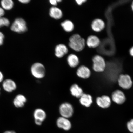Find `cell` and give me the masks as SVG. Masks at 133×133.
Returning a JSON list of instances; mask_svg holds the SVG:
<instances>
[{
    "label": "cell",
    "instance_id": "obj_1",
    "mask_svg": "<svg viewBox=\"0 0 133 133\" xmlns=\"http://www.w3.org/2000/svg\"><path fill=\"white\" fill-rule=\"evenodd\" d=\"M86 45L85 40L77 33L73 34L69 38V47L76 52H79L83 51Z\"/></svg>",
    "mask_w": 133,
    "mask_h": 133
},
{
    "label": "cell",
    "instance_id": "obj_2",
    "mask_svg": "<svg viewBox=\"0 0 133 133\" xmlns=\"http://www.w3.org/2000/svg\"><path fill=\"white\" fill-rule=\"evenodd\" d=\"M92 69L95 72H104L106 68V64L104 58L99 55H96L93 57Z\"/></svg>",
    "mask_w": 133,
    "mask_h": 133
},
{
    "label": "cell",
    "instance_id": "obj_3",
    "mask_svg": "<svg viewBox=\"0 0 133 133\" xmlns=\"http://www.w3.org/2000/svg\"><path fill=\"white\" fill-rule=\"evenodd\" d=\"M31 72L33 77L39 79H43L45 76V68L42 63L36 62L31 66Z\"/></svg>",
    "mask_w": 133,
    "mask_h": 133
},
{
    "label": "cell",
    "instance_id": "obj_4",
    "mask_svg": "<svg viewBox=\"0 0 133 133\" xmlns=\"http://www.w3.org/2000/svg\"><path fill=\"white\" fill-rule=\"evenodd\" d=\"M117 82L119 87L124 90L130 89L133 84L132 78L127 74H121L119 75Z\"/></svg>",
    "mask_w": 133,
    "mask_h": 133
},
{
    "label": "cell",
    "instance_id": "obj_5",
    "mask_svg": "<svg viewBox=\"0 0 133 133\" xmlns=\"http://www.w3.org/2000/svg\"><path fill=\"white\" fill-rule=\"evenodd\" d=\"M11 29L12 31L19 33L25 32L28 29L26 21L21 18H17L15 20Z\"/></svg>",
    "mask_w": 133,
    "mask_h": 133
},
{
    "label": "cell",
    "instance_id": "obj_6",
    "mask_svg": "<svg viewBox=\"0 0 133 133\" xmlns=\"http://www.w3.org/2000/svg\"><path fill=\"white\" fill-rule=\"evenodd\" d=\"M74 112V107L69 102L63 103L60 105L59 112L62 117L69 119L72 117Z\"/></svg>",
    "mask_w": 133,
    "mask_h": 133
},
{
    "label": "cell",
    "instance_id": "obj_7",
    "mask_svg": "<svg viewBox=\"0 0 133 133\" xmlns=\"http://www.w3.org/2000/svg\"><path fill=\"white\" fill-rule=\"evenodd\" d=\"M110 97L112 102L119 105L123 104L126 101L125 94L119 89L113 91Z\"/></svg>",
    "mask_w": 133,
    "mask_h": 133
},
{
    "label": "cell",
    "instance_id": "obj_8",
    "mask_svg": "<svg viewBox=\"0 0 133 133\" xmlns=\"http://www.w3.org/2000/svg\"><path fill=\"white\" fill-rule=\"evenodd\" d=\"M96 102L99 107L101 109H105L110 107L112 101L109 96L103 95L96 97Z\"/></svg>",
    "mask_w": 133,
    "mask_h": 133
},
{
    "label": "cell",
    "instance_id": "obj_9",
    "mask_svg": "<svg viewBox=\"0 0 133 133\" xmlns=\"http://www.w3.org/2000/svg\"><path fill=\"white\" fill-rule=\"evenodd\" d=\"M33 116L35 123L37 125L40 126L42 124L43 121L46 119V114L44 110L41 108H37L34 111Z\"/></svg>",
    "mask_w": 133,
    "mask_h": 133
},
{
    "label": "cell",
    "instance_id": "obj_10",
    "mask_svg": "<svg viewBox=\"0 0 133 133\" xmlns=\"http://www.w3.org/2000/svg\"><path fill=\"white\" fill-rule=\"evenodd\" d=\"M2 83L3 89L8 93L13 92L15 91L17 88L16 82L12 79H6L4 80Z\"/></svg>",
    "mask_w": 133,
    "mask_h": 133
},
{
    "label": "cell",
    "instance_id": "obj_11",
    "mask_svg": "<svg viewBox=\"0 0 133 133\" xmlns=\"http://www.w3.org/2000/svg\"><path fill=\"white\" fill-rule=\"evenodd\" d=\"M69 52V49L65 44H60L55 48V55L58 58H62Z\"/></svg>",
    "mask_w": 133,
    "mask_h": 133
},
{
    "label": "cell",
    "instance_id": "obj_12",
    "mask_svg": "<svg viewBox=\"0 0 133 133\" xmlns=\"http://www.w3.org/2000/svg\"><path fill=\"white\" fill-rule=\"evenodd\" d=\"M76 74L81 78L87 79L90 77L91 72L90 70L87 66L82 65L78 68Z\"/></svg>",
    "mask_w": 133,
    "mask_h": 133
},
{
    "label": "cell",
    "instance_id": "obj_13",
    "mask_svg": "<svg viewBox=\"0 0 133 133\" xmlns=\"http://www.w3.org/2000/svg\"><path fill=\"white\" fill-rule=\"evenodd\" d=\"M56 124L59 128L63 129L66 131L69 130L71 127V123L70 121L68 118L62 116L59 117L57 119Z\"/></svg>",
    "mask_w": 133,
    "mask_h": 133
},
{
    "label": "cell",
    "instance_id": "obj_14",
    "mask_svg": "<svg viewBox=\"0 0 133 133\" xmlns=\"http://www.w3.org/2000/svg\"><path fill=\"white\" fill-rule=\"evenodd\" d=\"M86 44L88 47L94 49L99 46L101 44V41L97 36L91 35L87 38L86 41Z\"/></svg>",
    "mask_w": 133,
    "mask_h": 133
},
{
    "label": "cell",
    "instance_id": "obj_15",
    "mask_svg": "<svg viewBox=\"0 0 133 133\" xmlns=\"http://www.w3.org/2000/svg\"><path fill=\"white\" fill-rule=\"evenodd\" d=\"M91 27L93 31L99 32L104 30L105 27V24L102 19L97 18L92 21L91 23Z\"/></svg>",
    "mask_w": 133,
    "mask_h": 133
},
{
    "label": "cell",
    "instance_id": "obj_16",
    "mask_svg": "<svg viewBox=\"0 0 133 133\" xmlns=\"http://www.w3.org/2000/svg\"><path fill=\"white\" fill-rule=\"evenodd\" d=\"M26 96L22 94L17 95L13 100V103L15 107L20 108L24 107L27 102Z\"/></svg>",
    "mask_w": 133,
    "mask_h": 133
},
{
    "label": "cell",
    "instance_id": "obj_17",
    "mask_svg": "<svg viewBox=\"0 0 133 133\" xmlns=\"http://www.w3.org/2000/svg\"><path fill=\"white\" fill-rule=\"evenodd\" d=\"M79 99L80 103L84 107H89L93 103V98L90 94L84 93Z\"/></svg>",
    "mask_w": 133,
    "mask_h": 133
},
{
    "label": "cell",
    "instance_id": "obj_18",
    "mask_svg": "<svg viewBox=\"0 0 133 133\" xmlns=\"http://www.w3.org/2000/svg\"><path fill=\"white\" fill-rule=\"evenodd\" d=\"M49 15L51 18L56 20L61 19L63 17V13L60 8L56 6H51L49 10Z\"/></svg>",
    "mask_w": 133,
    "mask_h": 133
},
{
    "label": "cell",
    "instance_id": "obj_19",
    "mask_svg": "<svg viewBox=\"0 0 133 133\" xmlns=\"http://www.w3.org/2000/svg\"><path fill=\"white\" fill-rule=\"evenodd\" d=\"M68 65L71 68H75L79 65V60L78 56L74 54H70L67 58Z\"/></svg>",
    "mask_w": 133,
    "mask_h": 133
},
{
    "label": "cell",
    "instance_id": "obj_20",
    "mask_svg": "<svg viewBox=\"0 0 133 133\" xmlns=\"http://www.w3.org/2000/svg\"><path fill=\"white\" fill-rule=\"evenodd\" d=\"M70 91L71 95L77 98H79L84 94L82 88L77 84L72 85L70 89Z\"/></svg>",
    "mask_w": 133,
    "mask_h": 133
},
{
    "label": "cell",
    "instance_id": "obj_21",
    "mask_svg": "<svg viewBox=\"0 0 133 133\" xmlns=\"http://www.w3.org/2000/svg\"><path fill=\"white\" fill-rule=\"evenodd\" d=\"M61 26L65 32L70 33L74 30V25L70 20L66 19L61 23Z\"/></svg>",
    "mask_w": 133,
    "mask_h": 133
},
{
    "label": "cell",
    "instance_id": "obj_22",
    "mask_svg": "<svg viewBox=\"0 0 133 133\" xmlns=\"http://www.w3.org/2000/svg\"><path fill=\"white\" fill-rule=\"evenodd\" d=\"M1 4L3 9L6 10H11L14 5V3L11 0H3Z\"/></svg>",
    "mask_w": 133,
    "mask_h": 133
},
{
    "label": "cell",
    "instance_id": "obj_23",
    "mask_svg": "<svg viewBox=\"0 0 133 133\" xmlns=\"http://www.w3.org/2000/svg\"><path fill=\"white\" fill-rule=\"evenodd\" d=\"M10 23V21L7 18L3 17L0 18V28L3 26H9Z\"/></svg>",
    "mask_w": 133,
    "mask_h": 133
},
{
    "label": "cell",
    "instance_id": "obj_24",
    "mask_svg": "<svg viewBox=\"0 0 133 133\" xmlns=\"http://www.w3.org/2000/svg\"><path fill=\"white\" fill-rule=\"evenodd\" d=\"M128 130L129 132L133 133V119L128 121L126 124Z\"/></svg>",
    "mask_w": 133,
    "mask_h": 133
},
{
    "label": "cell",
    "instance_id": "obj_25",
    "mask_svg": "<svg viewBox=\"0 0 133 133\" xmlns=\"http://www.w3.org/2000/svg\"><path fill=\"white\" fill-rule=\"evenodd\" d=\"M4 36L2 32H0V46L2 45L4 42Z\"/></svg>",
    "mask_w": 133,
    "mask_h": 133
},
{
    "label": "cell",
    "instance_id": "obj_26",
    "mask_svg": "<svg viewBox=\"0 0 133 133\" xmlns=\"http://www.w3.org/2000/svg\"><path fill=\"white\" fill-rule=\"evenodd\" d=\"M86 0H76V2L79 6H81L87 2Z\"/></svg>",
    "mask_w": 133,
    "mask_h": 133
},
{
    "label": "cell",
    "instance_id": "obj_27",
    "mask_svg": "<svg viewBox=\"0 0 133 133\" xmlns=\"http://www.w3.org/2000/svg\"><path fill=\"white\" fill-rule=\"evenodd\" d=\"M49 3L53 6H57L58 4L57 0H50Z\"/></svg>",
    "mask_w": 133,
    "mask_h": 133
},
{
    "label": "cell",
    "instance_id": "obj_28",
    "mask_svg": "<svg viewBox=\"0 0 133 133\" xmlns=\"http://www.w3.org/2000/svg\"><path fill=\"white\" fill-rule=\"evenodd\" d=\"M4 76L3 73L0 71V83H2L4 80Z\"/></svg>",
    "mask_w": 133,
    "mask_h": 133
},
{
    "label": "cell",
    "instance_id": "obj_29",
    "mask_svg": "<svg viewBox=\"0 0 133 133\" xmlns=\"http://www.w3.org/2000/svg\"><path fill=\"white\" fill-rule=\"evenodd\" d=\"M4 14V9L0 7V18L2 17Z\"/></svg>",
    "mask_w": 133,
    "mask_h": 133
},
{
    "label": "cell",
    "instance_id": "obj_30",
    "mask_svg": "<svg viewBox=\"0 0 133 133\" xmlns=\"http://www.w3.org/2000/svg\"><path fill=\"white\" fill-rule=\"evenodd\" d=\"M19 1L23 4H26L29 3L30 1H29V0H20V1L19 0Z\"/></svg>",
    "mask_w": 133,
    "mask_h": 133
},
{
    "label": "cell",
    "instance_id": "obj_31",
    "mask_svg": "<svg viewBox=\"0 0 133 133\" xmlns=\"http://www.w3.org/2000/svg\"><path fill=\"white\" fill-rule=\"evenodd\" d=\"M129 53L131 56L133 57V46L130 50Z\"/></svg>",
    "mask_w": 133,
    "mask_h": 133
},
{
    "label": "cell",
    "instance_id": "obj_32",
    "mask_svg": "<svg viewBox=\"0 0 133 133\" xmlns=\"http://www.w3.org/2000/svg\"><path fill=\"white\" fill-rule=\"evenodd\" d=\"M4 133H16V132L14 131H7Z\"/></svg>",
    "mask_w": 133,
    "mask_h": 133
},
{
    "label": "cell",
    "instance_id": "obj_33",
    "mask_svg": "<svg viewBox=\"0 0 133 133\" xmlns=\"http://www.w3.org/2000/svg\"><path fill=\"white\" fill-rule=\"evenodd\" d=\"M57 1L58 3H61V2L62 1H61V0H57Z\"/></svg>",
    "mask_w": 133,
    "mask_h": 133
},
{
    "label": "cell",
    "instance_id": "obj_34",
    "mask_svg": "<svg viewBox=\"0 0 133 133\" xmlns=\"http://www.w3.org/2000/svg\"><path fill=\"white\" fill-rule=\"evenodd\" d=\"M131 8H132V10L133 11V1L132 3V5H131Z\"/></svg>",
    "mask_w": 133,
    "mask_h": 133
},
{
    "label": "cell",
    "instance_id": "obj_35",
    "mask_svg": "<svg viewBox=\"0 0 133 133\" xmlns=\"http://www.w3.org/2000/svg\"><path fill=\"white\" fill-rule=\"evenodd\" d=\"M1 88H0V95H1Z\"/></svg>",
    "mask_w": 133,
    "mask_h": 133
}]
</instances>
